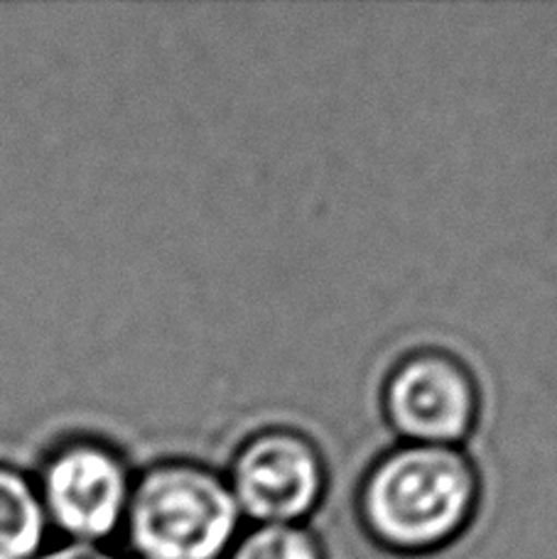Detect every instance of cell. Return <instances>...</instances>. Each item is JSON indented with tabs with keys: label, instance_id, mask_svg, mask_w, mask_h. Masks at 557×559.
Listing matches in <instances>:
<instances>
[{
	"label": "cell",
	"instance_id": "obj_1",
	"mask_svg": "<svg viewBox=\"0 0 557 559\" xmlns=\"http://www.w3.org/2000/svg\"><path fill=\"white\" fill-rule=\"evenodd\" d=\"M479 474L460 447L401 444L378 456L359 488L374 540L398 555L442 550L472 523Z\"/></svg>",
	"mask_w": 557,
	"mask_h": 559
},
{
	"label": "cell",
	"instance_id": "obj_2",
	"mask_svg": "<svg viewBox=\"0 0 557 559\" xmlns=\"http://www.w3.org/2000/svg\"><path fill=\"white\" fill-rule=\"evenodd\" d=\"M238 523L226 478L194 462H161L138 476L123 521L135 559H224Z\"/></svg>",
	"mask_w": 557,
	"mask_h": 559
},
{
	"label": "cell",
	"instance_id": "obj_3",
	"mask_svg": "<svg viewBox=\"0 0 557 559\" xmlns=\"http://www.w3.org/2000/svg\"><path fill=\"white\" fill-rule=\"evenodd\" d=\"M226 484L238 513L256 525L303 523L322 501L327 468L310 437L271 427L238 447Z\"/></svg>",
	"mask_w": 557,
	"mask_h": 559
},
{
	"label": "cell",
	"instance_id": "obj_4",
	"mask_svg": "<svg viewBox=\"0 0 557 559\" xmlns=\"http://www.w3.org/2000/svg\"><path fill=\"white\" fill-rule=\"evenodd\" d=\"M383 413L405 444L457 447L479 417V388L454 354L420 348L386 376Z\"/></svg>",
	"mask_w": 557,
	"mask_h": 559
},
{
	"label": "cell",
	"instance_id": "obj_5",
	"mask_svg": "<svg viewBox=\"0 0 557 559\" xmlns=\"http://www.w3.org/2000/svg\"><path fill=\"white\" fill-rule=\"evenodd\" d=\"M131 488V474L111 447L76 439L47 459L37 493L47 523L69 543L102 545L123 525Z\"/></svg>",
	"mask_w": 557,
	"mask_h": 559
},
{
	"label": "cell",
	"instance_id": "obj_6",
	"mask_svg": "<svg viewBox=\"0 0 557 559\" xmlns=\"http://www.w3.org/2000/svg\"><path fill=\"white\" fill-rule=\"evenodd\" d=\"M47 531L37 488L20 472L0 466V559H37Z\"/></svg>",
	"mask_w": 557,
	"mask_h": 559
},
{
	"label": "cell",
	"instance_id": "obj_7",
	"mask_svg": "<svg viewBox=\"0 0 557 559\" xmlns=\"http://www.w3.org/2000/svg\"><path fill=\"white\" fill-rule=\"evenodd\" d=\"M226 559H327L324 547L303 523L253 525L236 537Z\"/></svg>",
	"mask_w": 557,
	"mask_h": 559
},
{
	"label": "cell",
	"instance_id": "obj_8",
	"mask_svg": "<svg viewBox=\"0 0 557 559\" xmlns=\"http://www.w3.org/2000/svg\"><path fill=\"white\" fill-rule=\"evenodd\" d=\"M37 559H123L116 552L106 550L104 545H88V543H64L55 547V550H43Z\"/></svg>",
	"mask_w": 557,
	"mask_h": 559
}]
</instances>
